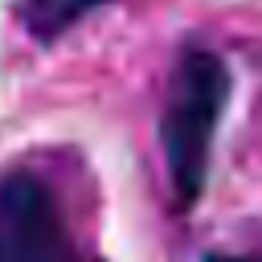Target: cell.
Returning a JSON list of instances; mask_svg holds the SVG:
<instances>
[{"label":"cell","mask_w":262,"mask_h":262,"mask_svg":"<svg viewBox=\"0 0 262 262\" xmlns=\"http://www.w3.org/2000/svg\"><path fill=\"white\" fill-rule=\"evenodd\" d=\"M233 94L229 61L209 45H184L172 57L160 106V151L180 213H192L209 188L213 139Z\"/></svg>","instance_id":"obj_1"},{"label":"cell","mask_w":262,"mask_h":262,"mask_svg":"<svg viewBox=\"0 0 262 262\" xmlns=\"http://www.w3.org/2000/svg\"><path fill=\"white\" fill-rule=\"evenodd\" d=\"M0 262H102L82 246L57 188L12 164L0 172Z\"/></svg>","instance_id":"obj_2"},{"label":"cell","mask_w":262,"mask_h":262,"mask_svg":"<svg viewBox=\"0 0 262 262\" xmlns=\"http://www.w3.org/2000/svg\"><path fill=\"white\" fill-rule=\"evenodd\" d=\"M106 4H115V0H16L12 16L37 45H53Z\"/></svg>","instance_id":"obj_3"},{"label":"cell","mask_w":262,"mask_h":262,"mask_svg":"<svg viewBox=\"0 0 262 262\" xmlns=\"http://www.w3.org/2000/svg\"><path fill=\"white\" fill-rule=\"evenodd\" d=\"M201 262H262V258H254V254H205Z\"/></svg>","instance_id":"obj_4"}]
</instances>
